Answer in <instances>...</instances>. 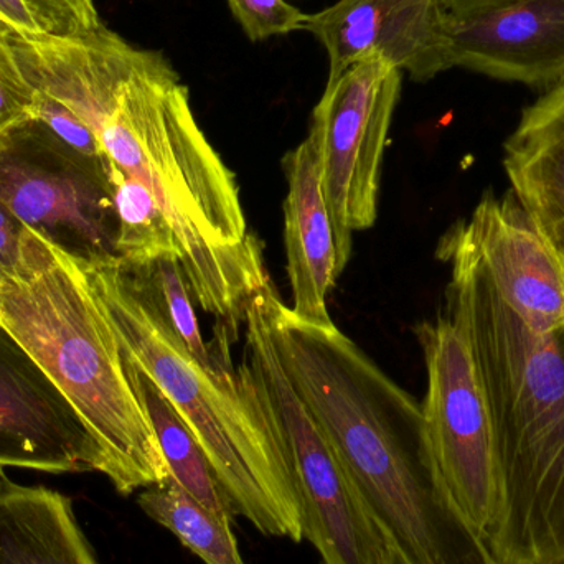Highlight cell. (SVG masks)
<instances>
[{
    "label": "cell",
    "instance_id": "obj_1",
    "mask_svg": "<svg viewBox=\"0 0 564 564\" xmlns=\"http://www.w3.org/2000/svg\"><path fill=\"white\" fill-rule=\"evenodd\" d=\"M268 314L292 387L404 562L499 564L444 484L416 398L337 325L317 327L295 317L273 281Z\"/></svg>",
    "mask_w": 564,
    "mask_h": 564
},
{
    "label": "cell",
    "instance_id": "obj_2",
    "mask_svg": "<svg viewBox=\"0 0 564 564\" xmlns=\"http://www.w3.org/2000/svg\"><path fill=\"white\" fill-rule=\"evenodd\" d=\"M437 258L492 420L499 499L487 549L499 564H564V328L527 327L453 227Z\"/></svg>",
    "mask_w": 564,
    "mask_h": 564
},
{
    "label": "cell",
    "instance_id": "obj_3",
    "mask_svg": "<svg viewBox=\"0 0 564 564\" xmlns=\"http://www.w3.org/2000/svg\"><path fill=\"white\" fill-rule=\"evenodd\" d=\"M109 172L138 182L171 225L177 263L198 307L237 338L267 282L240 188L192 111L171 63L144 50L98 132Z\"/></svg>",
    "mask_w": 564,
    "mask_h": 564
},
{
    "label": "cell",
    "instance_id": "obj_4",
    "mask_svg": "<svg viewBox=\"0 0 564 564\" xmlns=\"http://www.w3.org/2000/svg\"><path fill=\"white\" fill-rule=\"evenodd\" d=\"M79 264V263H78ZM122 351L164 391L204 449L230 502L263 535L304 540L288 444L247 361L202 367L119 260L85 268Z\"/></svg>",
    "mask_w": 564,
    "mask_h": 564
},
{
    "label": "cell",
    "instance_id": "obj_5",
    "mask_svg": "<svg viewBox=\"0 0 564 564\" xmlns=\"http://www.w3.org/2000/svg\"><path fill=\"white\" fill-rule=\"evenodd\" d=\"M0 324L85 421L105 454V476L121 496L167 479L121 345L82 264L36 235L22 270L0 282Z\"/></svg>",
    "mask_w": 564,
    "mask_h": 564
},
{
    "label": "cell",
    "instance_id": "obj_6",
    "mask_svg": "<svg viewBox=\"0 0 564 564\" xmlns=\"http://www.w3.org/2000/svg\"><path fill=\"white\" fill-rule=\"evenodd\" d=\"M270 278L248 302L245 361L288 444L304 507V539L324 564H391L393 543L358 496L330 441L292 387L271 335Z\"/></svg>",
    "mask_w": 564,
    "mask_h": 564
},
{
    "label": "cell",
    "instance_id": "obj_7",
    "mask_svg": "<svg viewBox=\"0 0 564 564\" xmlns=\"http://www.w3.org/2000/svg\"><path fill=\"white\" fill-rule=\"evenodd\" d=\"M0 200L30 231L82 267L119 260L105 159L79 154L36 119L0 135Z\"/></svg>",
    "mask_w": 564,
    "mask_h": 564
},
{
    "label": "cell",
    "instance_id": "obj_8",
    "mask_svg": "<svg viewBox=\"0 0 564 564\" xmlns=\"http://www.w3.org/2000/svg\"><path fill=\"white\" fill-rule=\"evenodd\" d=\"M401 83L400 69L370 56L328 79L312 112L307 135L321 162L338 276L350 260L355 231L377 221L381 164Z\"/></svg>",
    "mask_w": 564,
    "mask_h": 564
},
{
    "label": "cell",
    "instance_id": "obj_9",
    "mask_svg": "<svg viewBox=\"0 0 564 564\" xmlns=\"http://www.w3.org/2000/svg\"><path fill=\"white\" fill-rule=\"evenodd\" d=\"M427 391V440L457 509L486 542L499 499L489 404L463 332L447 315L416 327Z\"/></svg>",
    "mask_w": 564,
    "mask_h": 564
},
{
    "label": "cell",
    "instance_id": "obj_10",
    "mask_svg": "<svg viewBox=\"0 0 564 564\" xmlns=\"http://www.w3.org/2000/svg\"><path fill=\"white\" fill-rule=\"evenodd\" d=\"M0 467L48 474L106 473L105 454L85 421L2 324Z\"/></svg>",
    "mask_w": 564,
    "mask_h": 564
},
{
    "label": "cell",
    "instance_id": "obj_11",
    "mask_svg": "<svg viewBox=\"0 0 564 564\" xmlns=\"http://www.w3.org/2000/svg\"><path fill=\"white\" fill-rule=\"evenodd\" d=\"M446 68L549 88L564 82V0L440 9Z\"/></svg>",
    "mask_w": 564,
    "mask_h": 564
},
{
    "label": "cell",
    "instance_id": "obj_12",
    "mask_svg": "<svg viewBox=\"0 0 564 564\" xmlns=\"http://www.w3.org/2000/svg\"><path fill=\"white\" fill-rule=\"evenodd\" d=\"M453 230L473 248L503 301L539 334L564 328V270L512 192H487Z\"/></svg>",
    "mask_w": 564,
    "mask_h": 564
},
{
    "label": "cell",
    "instance_id": "obj_13",
    "mask_svg": "<svg viewBox=\"0 0 564 564\" xmlns=\"http://www.w3.org/2000/svg\"><path fill=\"white\" fill-rule=\"evenodd\" d=\"M304 30L327 52L328 79L370 56L406 72L414 82H430L447 69L440 0H338L308 13Z\"/></svg>",
    "mask_w": 564,
    "mask_h": 564
},
{
    "label": "cell",
    "instance_id": "obj_14",
    "mask_svg": "<svg viewBox=\"0 0 564 564\" xmlns=\"http://www.w3.org/2000/svg\"><path fill=\"white\" fill-rule=\"evenodd\" d=\"M288 197L284 202V245L295 317L317 327H332L327 295L337 281L335 241L322 194L321 162L311 138L282 159Z\"/></svg>",
    "mask_w": 564,
    "mask_h": 564
},
{
    "label": "cell",
    "instance_id": "obj_15",
    "mask_svg": "<svg viewBox=\"0 0 564 564\" xmlns=\"http://www.w3.org/2000/svg\"><path fill=\"white\" fill-rule=\"evenodd\" d=\"M503 167L564 270V82L523 111L507 139Z\"/></svg>",
    "mask_w": 564,
    "mask_h": 564
},
{
    "label": "cell",
    "instance_id": "obj_16",
    "mask_svg": "<svg viewBox=\"0 0 564 564\" xmlns=\"http://www.w3.org/2000/svg\"><path fill=\"white\" fill-rule=\"evenodd\" d=\"M0 564H99L69 497L0 467Z\"/></svg>",
    "mask_w": 564,
    "mask_h": 564
},
{
    "label": "cell",
    "instance_id": "obj_17",
    "mask_svg": "<svg viewBox=\"0 0 564 564\" xmlns=\"http://www.w3.org/2000/svg\"><path fill=\"white\" fill-rule=\"evenodd\" d=\"M122 358L129 383L158 437L169 477L202 506L220 516L234 517L230 502L191 427L155 381L124 351Z\"/></svg>",
    "mask_w": 564,
    "mask_h": 564
},
{
    "label": "cell",
    "instance_id": "obj_18",
    "mask_svg": "<svg viewBox=\"0 0 564 564\" xmlns=\"http://www.w3.org/2000/svg\"><path fill=\"white\" fill-rule=\"evenodd\" d=\"M138 503L205 564H247L231 530V517L202 506L171 477L142 489Z\"/></svg>",
    "mask_w": 564,
    "mask_h": 564
},
{
    "label": "cell",
    "instance_id": "obj_19",
    "mask_svg": "<svg viewBox=\"0 0 564 564\" xmlns=\"http://www.w3.org/2000/svg\"><path fill=\"white\" fill-rule=\"evenodd\" d=\"M122 270L152 299L164 314L172 330L181 338L192 357L208 370H220L230 364V332L220 325V337L207 345L198 327L191 289L174 258H162L148 264L131 267L119 261Z\"/></svg>",
    "mask_w": 564,
    "mask_h": 564
},
{
    "label": "cell",
    "instance_id": "obj_20",
    "mask_svg": "<svg viewBox=\"0 0 564 564\" xmlns=\"http://www.w3.org/2000/svg\"><path fill=\"white\" fill-rule=\"evenodd\" d=\"M231 13L251 42L304 30L308 13L288 0H227Z\"/></svg>",
    "mask_w": 564,
    "mask_h": 564
},
{
    "label": "cell",
    "instance_id": "obj_21",
    "mask_svg": "<svg viewBox=\"0 0 564 564\" xmlns=\"http://www.w3.org/2000/svg\"><path fill=\"white\" fill-rule=\"evenodd\" d=\"M33 89L23 75L15 53L0 23V135L32 119Z\"/></svg>",
    "mask_w": 564,
    "mask_h": 564
},
{
    "label": "cell",
    "instance_id": "obj_22",
    "mask_svg": "<svg viewBox=\"0 0 564 564\" xmlns=\"http://www.w3.org/2000/svg\"><path fill=\"white\" fill-rule=\"evenodd\" d=\"M40 32L53 36H73L101 25L93 0H23Z\"/></svg>",
    "mask_w": 564,
    "mask_h": 564
},
{
    "label": "cell",
    "instance_id": "obj_23",
    "mask_svg": "<svg viewBox=\"0 0 564 564\" xmlns=\"http://www.w3.org/2000/svg\"><path fill=\"white\" fill-rule=\"evenodd\" d=\"M35 240L36 234L30 231L0 200V282L22 270Z\"/></svg>",
    "mask_w": 564,
    "mask_h": 564
},
{
    "label": "cell",
    "instance_id": "obj_24",
    "mask_svg": "<svg viewBox=\"0 0 564 564\" xmlns=\"http://www.w3.org/2000/svg\"><path fill=\"white\" fill-rule=\"evenodd\" d=\"M0 23L20 35L42 33L23 0H0Z\"/></svg>",
    "mask_w": 564,
    "mask_h": 564
},
{
    "label": "cell",
    "instance_id": "obj_25",
    "mask_svg": "<svg viewBox=\"0 0 564 564\" xmlns=\"http://www.w3.org/2000/svg\"><path fill=\"white\" fill-rule=\"evenodd\" d=\"M506 2V0H440V9L451 10L474 9V7L490 6V3Z\"/></svg>",
    "mask_w": 564,
    "mask_h": 564
},
{
    "label": "cell",
    "instance_id": "obj_26",
    "mask_svg": "<svg viewBox=\"0 0 564 564\" xmlns=\"http://www.w3.org/2000/svg\"><path fill=\"white\" fill-rule=\"evenodd\" d=\"M391 564H408L404 562L403 556L398 553V550H393V556H391Z\"/></svg>",
    "mask_w": 564,
    "mask_h": 564
}]
</instances>
